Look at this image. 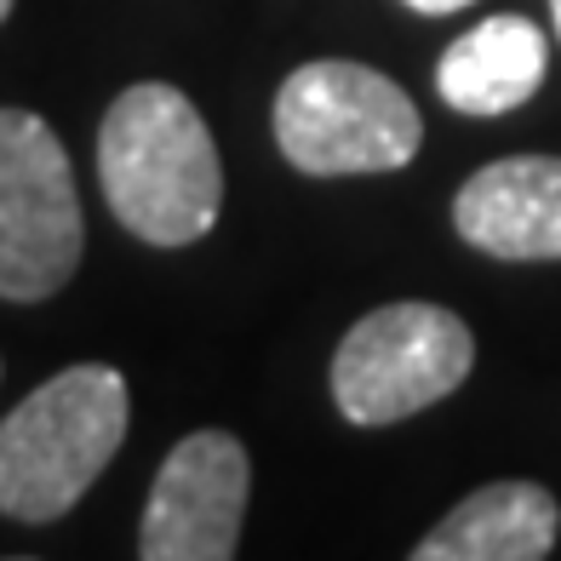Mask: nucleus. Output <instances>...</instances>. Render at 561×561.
Returning <instances> with one entry per match:
<instances>
[{
    "label": "nucleus",
    "mask_w": 561,
    "mask_h": 561,
    "mask_svg": "<svg viewBox=\"0 0 561 561\" xmlns=\"http://www.w3.org/2000/svg\"><path fill=\"white\" fill-rule=\"evenodd\" d=\"M110 213L149 247H190L218 224L224 167L201 110L167 81L126 87L98 133Z\"/></svg>",
    "instance_id": "f257e3e1"
},
{
    "label": "nucleus",
    "mask_w": 561,
    "mask_h": 561,
    "mask_svg": "<svg viewBox=\"0 0 561 561\" xmlns=\"http://www.w3.org/2000/svg\"><path fill=\"white\" fill-rule=\"evenodd\" d=\"M126 378L115 367H64L0 424V510L12 522H58L81 504L126 442Z\"/></svg>",
    "instance_id": "f03ea898"
},
{
    "label": "nucleus",
    "mask_w": 561,
    "mask_h": 561,
    "mask_svg": "<svg viewBox=\"0 0 561 561\" xmlns=\"http://www.w3.org/2000/svg\"><path fill=\"white\" fill-rule=\"evenodd\" d=\"M275 144L298 172H396L419 156L424 121L390 75L350 58H316L275 92Z\"/></svg>",
    "instance_id": "7ed1b4c3"
},
{
    "label": "nucleus",
    "mask_w": 561,
    "mask_h": 561,
    "mask_svg": "<svg viewBox=\"0 0 561 561\" xmlns=\"http://www.w3.org/2000/svg\"><path fill=\"white\" fill-rule=\"evenodd\" d=\"M476 367V339L442 304H385L344 333L333 401L350 424L378 430L447 401Z\"/></svg>",
    "instance_id": "20e7f679"
},
{
    "label": "nucleus",
    "mask_w": 561,
    "mask_h": 561,
    "mask_svg": "<svg viewBox=\"0 0 561 561\" xmlns=\"http://www.w3.org/2000/svg\"><path fill=\"white\" fill-rule=\"evenodd\" d=\"M81 247L87 224L58 133L30 110H0V298H53Z\"/></svg>",
    "instance_id": "39448f33"
},
{
    "label": "nucleus",
    "mask_w": 561,
    "mask_h": 561,
    "mask_svg": "<svg viewBox=\"0 0 561 561\" xmlns=\"http://www.w3.org/2000/svg\"><path fill=\"white\" fill-rule=\"evenodd\" d=\"M247 447L224 430H195L184 436L149 488L144 522H138V556L144 561H229L241 545L247 516Z\"/></svg>",
    "instance_id": "423d86ee"
},
{
    "label": "nucleus",
    "mask_w": 561,
    "mask_h": 561,
    "mask_svg": "<svg viewBox=\"0 0 561 561\" xmlns=\"http://www.w3.org/2000/svg\"><path fill=\"white\" fill-rule=\"evenodd\" d=\"M453 224L476 252L504 264L561 259V156H510L481 167L458 190Z\"/></svg>",
    "instance_id": "0eeeda50"
},
{
    "label": "nucleus",
    "mask_w": 561,
    "mask_h": 561,
    "mask_svg": "<svg viewBox=\"0 0 561 561\" xmlns=\"http://www.w3.org/2000/svg\"><path fill=\"white\" fill-rule=\"evenodd\" d=\"M550 69V46L539 35L533 18H516V12H499L488 23H476L470 35H458L442 64H436V92L442 104L458 110V115H510L522 110L533 92H539Z\"/></svg>",
    "instance_id": "6e6552de"
},
{
    "label": "nucleus",
    "mask_w": 561,
    "mask_h": 561,
    "mask_svg": "<svg viewBox=\"0 0 561 561\" xmlns=\"http://www.w3.org/2000/svg\"><path fill=\"white\" fill-rule=\"evenodd\" d=\"M561 510L539 481H493L476 488L447 522L413 545L419 561H539L556 550Z\"/></svg>",
    "instance_id": "1a4fd4ad"
},
{
    "label": "nucleus",
    "mask_w": 561,
    "mask_h": 561,
    "mask_svg": "<svg viewBox=\"0 0 561 561\" xmlns=\"http://www.w3.org/2000/svg\"><path fill=\"white\" fill-rule=\"evenodd\" d=\"M413 12H424V18H447V12H458V7H470V0H407Z\"/></svg>",
    "instance_id": "9d476101"
},
{
    "label": "nucleus",
    "mask_w": 561,
    "mask_h": 561,
    "mask_svg": "<svg viewBox=\"0 0 561 561\" xmlns=\"http://www.w3.org/2000/svg\"><path fill=\"white\" fill-rule=\"evenodd\" d=\"M550 18H556V35H561V0H550Z\"/></svg>",
    "instance_id": "9b49d317"
},
{
    "label": "nucleus",
    "mask_w": 561,
    "mask_h": 561,
    "mask_svg": "<svg viewBox=\"0 0 561 561\" xmlns=\"http://www.w3.org/2000/svg\"><path fill=\"white\" fill-rule=\"evenodd\" d=\"M7 12H12V0H0V23H7Z\"/></svg>",
    "instance_id": "f8f14e48"
}]
</instances>
